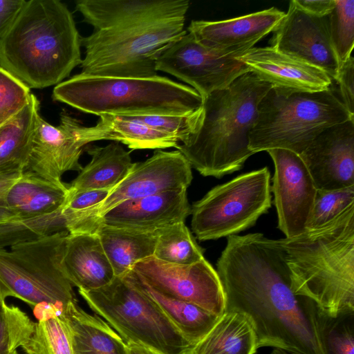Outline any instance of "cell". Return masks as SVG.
I'll return each instance as SVG.
<instances>
[{"instance_id": "16", "label": "cell", "mask_w": 354, "mask_h": 354, "mask_svg": "<svg viewBox=\"0 0 354 354\" xmlns=\"http://www.w3.org/2000/svg\"><path fill=\"white\" fill-rule=\"evenodd\" d=\"M86 127L63 111L60 123L53 126L41 116L37 122L31 152L24 171L37 174L48 180L60 182L68 171H80L83 147L88 144Z\"/></svg>"}, {"instance_id": "6", "label": "cell", "mask_w": 354, "mask_h": 354, "mask_svg": "<svg viewBox=\"0 0 354 354\" xmlns=\"http://www.w3.org/2000/svg\"><path fill=\"white\" fill-rule=\"evenodd\" d=\"M353 119L331 87L316 92L272 87L259 104L249 149L254 153L285 149L301 154L325 129Z\"/></svg>"}, {"instance_id": "18", "label": "cell", "mask_w": 354, "mask_h": 354, "mask_svg": "<svg viewBox=\"0 0 354 354\" xmlns=\"http://www.w3.org/2000/svg\"><path fill=\"white\" fill-rule=\"evenodd\" d=\"M191 214L187 190L162 192L122 202L104 213L100 223L127 230L155 232L185 222Z\"/></svg>"}, {"instance_id": "41", "label": "cell", "mask_w": 354, "mask_h": 354, "mask_svg": "<svg viewBox=\"0 0 354 354\" xmlns=\"http://www.w3.org/2000/svg\"><path fill=\"white\" fill-rule=\"evenodd\" d=\"M23 171L24 169L18 167H0V224L13 219L7 205V195Z\"/></svg>"}, {"instance_id": "24", "label": "cell", "mask_w": 354, "mask_h": 354, "mask_svg": "<svg viewBox=\"0 0 354 354\" xmlns=\"http://www.w3.org/2000/svg\"><path fill=\"white\" fill-rule=\"evenodd\" d=\"M71 335L73 354H128L127 344L107 323L77 305L60 311Z\"/></svg>"}, {"instance_id": "29", "label": "cell", "mask_w": 354, "mask_h": 354, "mask_svg": "<svg viewBox=\"0 0 354 354\" xmlns=\"http://www.w3.org/2000/svg\"><path fill=\"white\" fill-rule=\"evenodd\" d=\"M39 102L31 94L28 103L0 127V167L24 169L33 143L39 118Z\"/></svg>"}, {"instance_id": "19", "label": "cell", "mask_w": 354, "mask_h": 354, "mask_svg": "<svg viewBox=\"0 0 354 354\" xmlns=\"http://www.w3.org/2000/svg\"><path fill=\"white\" fill-rule=\"evenodd\" d=\"M239 59L260 80L288 91L316 92L329 88L332 79L321 69L271 46L252 47Z\"/></svg>"}, {"instance_id": "40", "label": "cell", "mask_w": 354, "mask_h": 354, "mask_svg": "<svg viewBox=\"0 0 354 354\" xmlns=\"http://www.w3.org/2000/svg\"><path fill=\"white\" fill-rule=\"evenodd\" d=\"M354 59L351 55L340 67L336 82L340 100L348 111L354 115Z\"/></svg>"}, {"instance_id": "12", "label": "cell", "mask_w": 354, "mask_h": 354, "mask_svg": "<svg viewBox=\"0 0 354 354\" xmlns=\"http://www.w3.org/2000/svg\"><path fill=\"white\" fill-rule=\"evenodd\" d=\"M156 291L194 304L221 317L225 310L223 287L216 270L205 259L188 265L166 263L153 257L131 270Z\"/></svg>"}, {"instance_id": "3", "label": "cell", "mask_w": 354, "mask_h": 354, "mask_svg": "<svg viewBox=\"0 0 354 354\" xmlns=\"http://www.w3.org/2000/svg\"><path fill=\"white\" fill-rule=\"evenodd\" d=\"M272 85L248 72L203 99L198 129L176 149L203 176L220 178L241 169L254 154L249 135L258 106Z\"/></svg>"}, {"instance_id": "35", "label": "cell", "mask_w": 354, "mask_h": 354, "mask_svg": "<svg viewBox=\"0 0 354 354\" xmlns=\"http://www.w3.org/2000/svg\"><path fill=\"white\" fill-rule=\"evenodd\" d=\"M328 17L329 32L340 67L351 56L354 46V0H334Z\"/></svg>"}, {"instance_id": "4", "label": "cell", "mask_w": 354, "mask_h": 354, "mask_svg": "<svg viewBox=\"0 0 354 354\" xmlns=\"http://www.w3.org/2000/svg\"><path fill=\"white\" fill-rule=\"evenodd\" d=\"M278 240L297 295L331 317L354 311V204L324 225Z\"/></svg>"}, {"instance_id": "27", "label": "cell", "mask_w": 354, "mask_h": 354, "mask_svg": "<svg viewBox=\"0 0 354 354\" xmlns=\"http://www.w3.org/2000/svg\"><path fill=\"white\" fill-rule=\"evenodd\" d=\"M95 234L115 277L125 275L137 263L153 257L158 232H139L100 223Z\"/></svg>"}, {"instance_id": "1", "label": "cell", "mask_w": 354, "mask_h": 354, "mask_svg": "<svg viewBox=\"0 0 354 354\" xmlns=\"http://www.w3.org/2000/svg\"><path fill=\"white\" fill-rule=\"evenodd\" d=\"M216 272L225 295V311L248 317L258 348L323 354L316 323L317 306L295 292L278 239L262 233L227 236Z\"/></svg>"}, {"instance_id": "25", "label": "cell", "mask_w": 354, "mask_h": 354, "mask_svg": "<svg viewBox=\"0 0 354 354\" xmlns=\"http://www.w3.org/2000/svg\"><path fill=\"white\" fill-rule=\"evenodd\" d=\"M89 142L97 140L120 142L131 149L176 148L178 141L171 136L153 129L129 116L103 114L95 125L86 127Z\"/></svg>"}, {"instance_id": "20", "label": "cell", "mask_w": 354, "mask_h": 354, "mask_svg": "<svg viewBox=\"0 0 354 354\" xmlns=\"http://www.w3.org/2000/svg\"><path fill=\"white\" fill-rule=\"evenodd\" d=\"M188 0H79L75 10L94 30L185 17Z\"/></svg>"}, {"instance_id": "42", "label": "cell", "mask_w": 354, "mask_h": 354, "mask_svg": "<svg viewBox=\"0 0 354 354\" xmlns=\"http://www.w3.org/2000/svg\"><path fill=\"white\" fill-rule=\"evenodd\" d=\"M25 0H0V39L24 7Z\"/></svg>"}, {"instance_id": "7", "label": "cell", "mask_w": 354, "mask_h": 354, "mask_svg": "<svg viewBox=\"0 0 354 354\" xmlns=\"http://www.w3.org/2000/svg\"><path fill=\"white\" fill-rule=\"evenodd\" d=\"M185 17L148 21L104 30L81 37L84 57L80 74L102 77H153L160 55L187 32Z\"/></svg>"}, {"instance_id": "36", "label": "cell", "mask_w": 354, "mask_h": 354, "mask_svg": "<svg viewBox=\"0 0 354 354\" xmlns=\"http://www.w3.org/2000/svg\"><path fill=\"white\" fill-rule=\"evenodd\" d=\"M35 323L19 307L0 300V354H18L32 334Z\"/></svg>"}, {"instance_id": "45", "label": "cell", "mask_w": 354, "mask_h": 354, "mask_svg": "<svg viewBox=\"0 0 354 354\" xmlns=\"http://www.w3.org/2000/svg\"><path fill=\"white\" fill-rule=\"evenodd\" d=\"M270 354H299L280 348H274Z\"/></svg>"}, {"instance_id": "32", "label": "cell", "mask_w": 354, "mask_h": 354, "mask_svg": "<svg viewBox=\"0 0 354 354\" xmlns=\"http://www.w3.org/2000/svg\"><path fill=\"white\" fill-rule=\"evenodd\" d=\"M64 208V207H63ZM63 208L35 217L12 219L0 224V248L36 241L67 231Z\"/></svg>"}, {"instance_id": "39", "label": "cell", "mask_w": 354, "mask_h": 354, "mask_svg": "<svg viewBox=\"0 0 354 354\" xmlns=\"http://www.w3.org/2000/svg\"><path fill=\"white\" fill-rule=\"evenodd\" d=\"M31 94L30 88L0 66V127L28 103Z\"/></svg>"}, {"instance_id": "46", "label": "cell", "mask_w": 354, "mask_h": 354, "mask_svg": "<svg viewBox=\"0 0 354 354\" xmlns=\"http://www.w3.org/2000/svg\"><path fill=\"white\" fill-rule=\"evenodd\" d=\"M0 300H3V299H2L1 298V297H0ZM4 301H5V300H4Z\"/></svg>"}, {"instance_id": "37", "label": "cell", "mask_w": 354, "mask_h": 354, "mask_svg": "<svg viewBox=\"0 0 354 354\" xmlns=\"http://www.w3.org/2000/svg\"><path fill=\"white\" fill-rule=\"evenodd\" d=\"M354 204V185L333 190L317 189L306 229L331 221Z\"/></svg>"}, {"instance_id": "28", "label": "cell", "mask_w": 354, "mask_h": 354, "mask_svg": "<svg viewBox=\"0 0 354 354\" xmlns=\"http://www.w3.org/2000/svg\"><path fill=\"white\" fill-rule=\"evenodd\" d=\"M257 348L256 333L248 317L225 311L192 354H255Z\"/></svg>"}, {"instance_id": "30", "label": "cell", "mask_w": 354, "mask_h": 354, "mask_svg": "<svg viewBox=\"0 0 354 354\" xmlns=\"http://www.w3.org/2000/svg\"><path fill=\"white\" fill-rule=\"evenodd\" d=\"M129 273L138 286L158 304L192 344L196 346L203 339L218 320L220 317L194 304L171 298L156 291L132 270Z\"/></svg>"}, {"instance_id": "11", "label": "cell", "mask_w": 354, "mask_h": 354, "mask_svg": "<svg viewBox=\"0 0 354 354\" xmlns=\"http://www.w3.org/2000/svg\"><path fill=\"white\" fill-rule=\"evenodd\" d=\"M254 44L212 48L202 44L187 31L160 55L156 70L187 83L203 99L250 72L239 57Z\"/></svg>"}, {"instance_id": "9", "label": "cell", "mask_w": 354, "mask_h": 354, "mask_svg": "<svg viewBox=\"0 0 354 354\" xmlns=\"http://www.w3.org/2000/svg\"><path fill=\"white\" fill-rule=\"evenodd\" d=\"M67 231L0 248V297H17L32 307L53 306L60 311L77 302L62 268Z\"/></svg>"}, {"instance_id": "14", "label": "cell", "mask_w": 354, "mask_h": 354, "mask_svg": "<svg viewBox=\"0 0 354 354\" xmlns=\"http://www.w3.org/2000/svg\"><path fill=\"white\" fill-rule=\"evenodd\" d=\"M272 32L271 47L321 69L336 81L339 64L330 37L328 15L309 14L292 0Z\"/></svg>"}, {"instance_id": "43", "label": "cell", "mask_w": 354, "mask_h": 354, "mask_svg": "<svg viewBox=\"0 0 354 354\" xmlns=\"http://www.w3.org/2000/svg\"><path fill=\"white\" fill-rule=\"evenodd\" d=\"M304 11L319 17L326 16L335 6L334 0H293Z\"/></svg>"}, {"instance_id": "2", "label": "cell", "mask_w": 354, "mask_h": 354, "mask_svg": "<svg viewBox=\"0 0 354 354\" xmlns=\"http://www.w3.org/2000/svg\"><path fill=\"white\" fill-rule=\"evenodd\" d=\"M81 37L59 0H30L0 39V66L28 88L57 85L81 65Z\"/></svg>"}, {"instance_id": "17", "label": "cell", "mask_w": 354, "mask_h": 354, "mask_svg": "<svg viewBox=\"0 0 354 354\" xmlns=\"http://www.w3.org/2000/svg\"><path fill=\"white\" fill-rule=\"evenodd\" d=\"M299 155L317 189L354 185V119L325 129Z\"/></svg>"}, {"instance_id": "26", "label": "cell", "mask_w": 354, "mask_h": 354, "mask_svg": "<svg viewBox=\"0 0 354 354\" xmlns=\"http://www.w3.org/2000/svg\"><path fill=\"white\" fill-rule=\"evenodd\" d=\"M91 160L68 185L71 192L87 189H113L127 175L133 162L130 152L117 142L86 149Z\"/></svg>"}, {"instance_id": "34", "label": "cell", "mask_w": 354, "mask_h": 354, "mask_svg": "<svg viewBox=\"0 0 354 354\" xmlns=\"http://www.w3.org/2000/svg\"><path fill=\"white\" fill-rule=\"evenodd\" d=\"M316 323L323 354H354V311L331 317L317 306Z\"/></svg>"}, {"instance_id": "22", "label": "cell", "mask_w": 354, "mask_h": 354, "mask_svg": "<svg viewBox=\"0 0 354 354\" xmlns=\"http://www.w3.org/2000/svg\"><path fill=\"white\" fill-rule=\"evenodd\" d=\"M62 268L72 286L84 291L102 288L115 277L96 234H68Z\"/></svg>"}, {"instance_id": "21", "label": "cell", "mask_w": 354, "mask_h": 354, "mask_svg": "<svg viewBox=\"0 0 354 354\" xmlns=\"http://www.w3.org/2000/svg\"><path fill=\"white\" fill-rule=\"evenodd\" d=\"M284 15L283 11L272 7L225 20H193L187 32L202 44L212 48L256 44L276 28Z\"/></svg>"}, {"instance_id": "44", "label": "cell", "mask_w": 354, "mask_h": 354, "mask_svg": "<svg viewBox=\"0 0 354 354\" xmlns=\"http://www.w3.org/2000/svg\"><path fill=\"white\" fill-rule=\"evenodd\" d=\"M128 348V354H160L147 347L140 346L136 344H127Z\"/></svg>"}, {"instance_id": "10", "label": "cell", "mask_w": 354, "mask_h": 354, "mask_svg": "<svg viewBox=\"0 0 354 354\" xmlns=\"http://www.w3.org/2000/svg\"><path fill=\"white\" fill-rule=\"evenodd\" d=\"M271 204L270 173L264 167L215 186L195 202L192 230L202 241L234 235L255 225Z\"/></svg>"}, {"instance_id": "13", "label": "cell", "mask_w": 354, "mask_h": 354, "mask_svg": "<svg viewBox=\"0 0 354 354\" xmlns=\"http://www.w3.org/2000/svg\"><path fill=\"white\" fill-rule=\"evenodd\" d=\"M274 165L271 192L278 218V228L286 237L304 232L317 189L299 154L285 149L267 151Z\"/></svg>"}, {"instance_id": "38", "label": "cell", "mask_w": 354, "mask_h": 354, "mask_svg": "<svg viewBox=\"0 0 354 354\" xmlns=\"http://www.w3.org/2000/svg\"><path fill=\"white\" fill-rule=\"evenodd\" d=\"M202 114L203 108L201 107L186 115H145L129 117L171 136L178 142H181L198 129Z\"/></svg>"}, {"instance_id": "23", "label": "cell", "mask_w": 354, "mask_h": 354, "mask_svg": "<svg viewBox=\"0 0 354 354\" xmlns=\"http://www.w3.org/2000/svg\"><path fill=\"white\" fill-rule=\"evenodd\" d=\"M68 185L48 180L30 171H23L7 195L13 219L53 213L63 208L68 197Z\"/></svg>"}, {"instance_id": "8", "label": "cell", "mask_w": 354, "mask_h": 354, "mask_svg": "<svg viewBox=\"0 0 354 354\" xmlns=\"http://www.w3.org/2000/svg\"><path fill=\"white\" fill-rule=\"evenodd\" d=\"M90 308L102 317L126 344L160 354H192L189 342L158 304L134 282L129 273L97 290H78Z\"/></svg>"}, {"instance_id": "31", "label": "cell", "mask_w": 354, "mask_h": 354, "mask_svg": "<svg viewBox=\"0 0 354 354\" xmlns=\"http://www.w3.org/2000/svg\"><path fill=\"white\" fill-rule=\"evenodd\" d=\"M46 307V315L35 323L32 334L21 348L26 354H73L69 329L60 310Z\"/></svg>"}, {"instance_id": "15", "label": "cell", "mask_w": 354, "mask_h": 354, "mask_svg": "<svg viewBox=\"0 0 354 354\" xmlns=\"http://www.w3.org/2000/svg\"><path fill=\"white\" fill-rule=\"evenodd\" d=\"M192 167L178 151L156 149L145 161L133 162L125 178L100 205L94 215L98 219L116 205L162 192L187 190L192 180Z\"/></svg>"}, {"instance_id": "33", "label": "cell", "mask_w": 354, "mask_h": 354, "mask_svg": "<svg viewBox=\"0 0 354 354\" xmlns=\"http://www.w3.org/2000/svg\"><path fill=\"white\" fill-rule=\"evenodd\" d=\"M185 222L158 231L153 257L169 263L188 265L205 259Z\"/></svg>"}, {"instance_id": "5", "label": "cell", "mask_w": 354, "mask_h": 354, "mask_svg": "<svg viewBox=\"0 0 354 354\" xmlns=\"http://www.w3.org/2000/svg\"><path fill=\"white\" fill-rule=\"evenodd\" d=\"M55 100L97 115H186L202 107L191 86L166 77H102L77 74L56 85Z\"/></svg>"}]
</instances>
